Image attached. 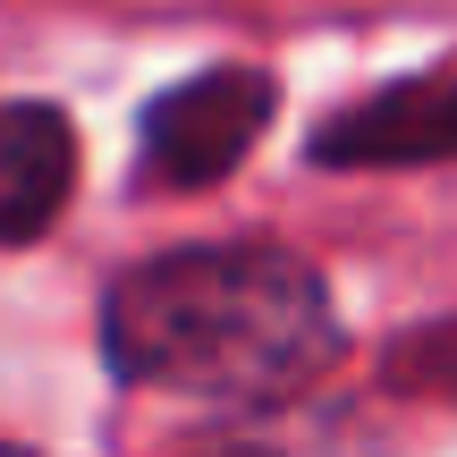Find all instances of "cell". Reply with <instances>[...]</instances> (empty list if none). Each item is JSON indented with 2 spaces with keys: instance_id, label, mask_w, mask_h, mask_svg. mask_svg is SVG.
<instances>
[{
  "instance_id": "1",
  "label": "cell",
  "mask_w": 457,
  "mask_h": 457,
  "mask_svg": "<svg viewBox=\"0 0 457 457\" xmlns=\"http://www.w3.org/2000/svg\"><path fill=\"white\" fill-rule=\"evenodd\" d=\"M94 339L119 390L279 415L347 356V313L313 254L279 237H212L111 271Z\"/></svg>"
},
{
  "instance_id": "2",
  "label": "cell",
  "mask_w": 457,
  "mask_h": 457,
  "mask_svg": "<svg viewBox=\"0 0 457 457\" xmlns=\"http://www.w3.org/2000/svg\"><path fill=\"white\" fill-rule=\"evenodd\" d=\"M279 119V77L254 60H212L195 77H170L136 111V170L162 195H195L245 170V153Z\"/></svg>"
},
{
  "instance_id": "3",
  "label": "cell",
  "mask_w": 457,
  "mask_h": 457,
  "mask_svg": "<svg viewBox=\"0 0 457 457\" xmlns=\"http://www.w3.org/2000/svg\"><path fill=\"white\" fill-rule=\"evenodd\" d=\"M313 170H441L457 162V51L407 77H381L373 94L339 102L305 136Z\"/></svg>"
},
{
  "instance_id": "4",
  "label": "cell",
  "mask_w": 457,
  "mask_h": 457,
  "mask_svg": "<svg viewBox=\"0 0 457 457\" xmlns=\"http://www.w3.org/2000/svg\"><path fill=\"white\" fill-rule=\"evenodd\" d=\"M77 170H85V136L60 102L43 94H9L0 102V245H43L60 212L77 204Z\"/></svg>"
},
{
  "instance_id": "5",
  "label": "cell",
  "mask_w": 457,
  "mask_h": 457,
  "mask_svg": "<svg viewBox=\"0 0 457 457\" xmlns=\"http://www.w3.org/2000/svg\"><path fill=\"white\" fill-rule=\"evenodd\" d=\"M381 381L398 398H424V407H457V313H424V322L390 330Z\"/></svg>"
},
{
  "instance_id": "6",
  "label": "cell",
  "mask_w": 457,
  "mask_h": 457,
  "mask_svg": "<svg viewBox=\"0 0 457 457\" xmlns=\"http://www.w3.org/2000/svg\"><path fill=\"white\" fill-rule=\"evenodd\" d=\"M170 457H288L262 432V415H237V424H204V432H187Z\"/></svg>"
},
{
  "instance_id": "7",
  "label": "cell",
  "mask_w": 457,
  "mask_h": 457,
  "mask_svg": "<svg viewBox=\"0 0 457 457\" xmlns=\"http://www.w3.org/2000/svg\"><path fill=\"white\" fill-rule=\"evenodd\" d=\"M0 457H34V449H17V441H0Z\"/></svg>"
}]
</instances>
